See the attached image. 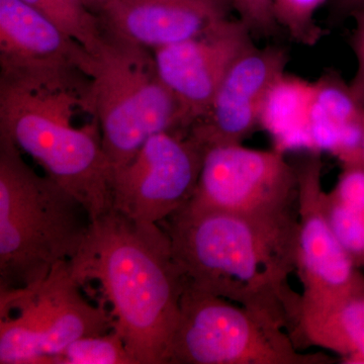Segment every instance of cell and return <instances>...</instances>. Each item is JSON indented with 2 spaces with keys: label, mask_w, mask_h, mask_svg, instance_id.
Masks as SVG:
<instances>
[{
  "label": "cell",
  "mask_w": 364,
  "mask_h": 364,
  "mask_svg": "<svg viewBox=\"0 0 364 364\" xmlns=\"http://www.w3.org/2000/svg\"><path fill=\"white\" fill-rule=\"evenodd\" d=\"M313 153H331L345 165H364V105L337 72L314 81L310 117Z\"/></svg>",
  "instance_id": "9a60e30c"
},
{
  "label": "cell",
  "mask_w": 364,
  "mask_h": 364,
  "mask_svg": "<svg viewBox=\"0 0 364 364\" xmlns=\"http://www.w3.org/2000/svg\"><path fill=\"white\" fill-rule=\"evenodd\" d=\"M52 21L90 54L97 53L105 40L97 14L83 0H21Z\"/></svg>",
  "instance_id": "d6986e66"
},
{
  "label": "cell",
  "mask_w": 364,
  "mask_h": 364,
  "mask_svg": "<svg viewBox=\"0 0 364 364\" xmlns=\"http://www.w3.org/2000/svg\"><path fill=\"white\" fill-rule=\"evenodd\" d=\"M49 364H136L114 330L97 336L82 337L69 344Z\"/></svg>",
  "instance_id": "ffe728a7"
},
{
  "label": "cell",
  "mask_w": 364,
  "mask_h": 364,
  "mask_svg": "<svg viewBox=\"0 0 364 364\" xmlns=\"http://www.w3.org/2000/svg\"><path fill=\"white\" fill-rule=\"evenodd\" d=\"M230 0H112L97 14L105 37L155 51L229 18Z\"/></svg>",
  "instance_id": "5bb4252c"
},
{
  "label": "cell",
  "mask_w": 364,
  "mask_h": 364,
  "mask_svg": "<svg viewBox=\"0 0 364 364\" xmlns=\"http://www.w3.org/2000/svg\"><path fill=\"white\" fill-rule=\"evenodd\" d=\"M287 63L282 48L251 46L229 69L205 116L189 129L191 136L205 150L242 144L259 127L265 97Z\"/></svg>",
  "instance_id": "4fadbf2b"
},
{
  "label": "cell",
  "mask_w": 364,
  "mask_h": 364,
  "mask_svg": "<svg viewBox=\"0 0 364 364\" xmlns=\"http://www.w3.org/2000/svg\"><path fill=\"white\" fill-rule=\"evenodd\" d=\"M298 171L284 153L242 144L213 146L203 156L195 193L186 205L246 215L296 212Z\"/></svg>",
  "instance_id": "ba28073f"
},
{
  "label": "cell",
  "mask_w": 364,
  "mask_h": 364,
  "mask_svg": "<svg viewBox=\"0 0 364 364\" xmlns=\"http://www.w3.org/2000/svg\"><path fill=\"white\" fill-rule=\"evenodd\" d=\"M314 82L284 72L268 90L259 127L272 136L274 149L306 150L313 153L310 117Z\"/></svg>",
  "instance_id": "e0dca14e"
},
{
  "label": "cell",
  "mask_w": 364,
  "mask_h": 364,
  "mask_svg": "<svg viewBox=\"0 0 364 364\" xmlns=\"http://www.w3.org/2000/svg\"><path fill=\"white\" fill-rule=\"evenodd\" d=\"M250 33L240 18H228L202 36L153 51L160 77L191 128L205 116L234 62L253 45Z\"/></svg>",
  "instance_id": "7c38bea8"
},
{
  "label": "cell",
  "mask_w": 364,
  "mask_h": 364,
  "mask_svg": "<svg viewBox=\"0 0 364 364\" xmlns=\"http://www.w3.org/2000/svg\"><path fill=\"white\" fill-rule=\"evenodd\" d=\"M301 353L289 333L245 306L184 284L166 364H329Z\"/></svg>",
  "instance_id": "8992f818"
},
{
  "label": "cell",
  "mask_w": 364,
  "mask_h": 364,
  "mask_svg": "<svg viewBox=\"0 0 364 364\" xmlns=\"http://www.w3.org/2000/svg\"><path fill=\"white\" fill-rule=\"evenodd\" d=\"M355 57L358 60V69L349 85L354 95L364 105V53L356 55Z\"/></svg>",
  "instance_id": "cb8c5ba5"
},
{
  "label": "cell",
  "mask_w": 364,
  "mask_h": 364,
  "mask_svg": "<svg viewBox=\"0 0 364 364\" xmlns=\"http://www.w3.org/2000/svg\"><path fill=\"white\" fill-rule=\"evenodd\" d=\"M112 1V0H83L86 7L97 16L107 4Z\"/></svg>",
  "instance_id": "484cf974"
},
{
  "label": "cell",
  "mask_w": 364,
  "mask_h": 364,
  "mask_svg": "<svg viewBox=\"0 0 364 364\" xmlns=\"http://www.w3.org/2000/svg\"><path fill=\"white\" fill-rule=\"evenodd\" d=\"M93 56L21 0H0V81L87 92Z\"/></svg>",
  "instance_id": "9c48e42d"
},
{
  "label": "cell",
  "mask_w": 364,
  "mask_h": 364,
  "mask_svg": "<svg viewBox=\"0 0 364 364\" xmlns=\"http://www.w3.org/2000/svg\"><path fill=\"white\" fill-rule=\"evenodd\" d=\"M332 7L340 16H352L364 7V0H332Z\"/></svg>",
  "instance_id": "d4e9b609"
},
{
  "label": "cell",
  "mask_w": 364,
  "mask_h": 364,
  "mask_svg": "<svg viewBox=\"0 0 364 364\" xmlns=\"http://www.w3.org/2000/svg\"><path fill=\"white\" fill-rule=\"evenodd\" d=\"M69 263L79 284H100L112 306L114 330L136 363L166 364L186 279L164 228L112 208L91 223Z\"/></svg>",
  "instance_id": "7a4b0ae2"
},
{
  "label": "cell",
  "mask_w": 364,
  "mask_h": 364,
  "mask_svg": "<svg viewBox=\"0 0 364 364\" xmlns=\"http://www.w3.org/2000/svg\"><path fill=\"white\" fill-rule=\"evenodd\" d=\"M356 26L352 35L351 46L354 54L359 55L364 53V7L353 14Z\"/></svg>",
  "instance_id": "603a6c76"
},
{
  "label": "cell",
  "mask_w": 364,
  "mask_h": 364,
  "mask_svg": "<svg viewBox=\"0 0 364 364\" xmlns=\"http://www.w3.org/2000/svg\"><path fill=\"white\" fill-rule=\"evenodd\" d=\"M230 2L251 33L272 36L279 30L272 0H230Z\"/></svg>",
  "instance_id": "7402d4cb"
},
{
  "label": "cell",
  "mask_w": 364,
  "mask_h": 364,
  "mask_svg": "<svg viewBox=\"0 0 364 364\" xmlns=\"http://www.w3.org/2000/svg\"><path fill=\"white\" fill-rule=\"evenodd\" d=\"M87 92L28 87L0 81V136H6L70 193L91 223L112 210V168Z\"/></svg>",
  "instance_id": "3957f363"
},
{
  "label": "cell",
  "mask_w": 364,
  "mask_h": 364,
  "mask_svg": "<svg viewBox=\"0 0 364 364\" xmlns=\"http://www.w3.org/2000/svg\"><path fill=\"white\" fill-rule=\"evenodd\" d=\"M92 56L88 97L114 173L150 136L189 131L181 105L160 77L153 51L105 36Z\"/></svg>",
  "instance_id": "5b68a950"
},
{
  "label": "cell",
  "mask_w": 364,
  "mask_h": 364,
  "mask_svg": "<svg viewBox=\"0 0 364 364\" xmlns=\"http://www.w3.org/2000/svg\"><path fill=\"white\" fill-rule=\"evenodd\" d=\"M293 339L338 354L342 363L364 364V289L334 299L303 301Z\"/></svg>",
  "instance_id": "2e32d148"
},
{
  "label": "cell",
  "mask_w": 364,
  "mask_h": 364,
  "mask_svg": "<svg viewBox=\"0 0 364 364\" xmlns=\"http://www.w3.org/2000/svg\"><path fill=\"white\" fill-rule=\"evenodd\" d=\"M80 286L63 262L37 287L0 294L1 312L18 311L0 318V364H49L75 340L112 331L111 313L88 303Z\"/></svg>",
  "instance_id": "52a82bcc"
},
{
  "label": "cell",
  "mask_w": 364,
  "mask_h": 364,
  "mask_svg": "<svg viewBox=\"0 0 364 364\" xmlns=\"http://www.w3.org/2000/svg\"><path fill=\"white\" fill-rule=\"evenodd\" d=\"M90 227L81 203L51 177L39 176L0 136V294L37 287L70 262Z\"/></svg>",
  "instance_id": "277c9868"
},
{
  "label": "cell",
  "mask_w": 364,
  "mask_h": 364,
  "mask_svg": "<svg viewBox=\"0 0 364 364\" xmlns=\"http://www.w3.org/2000/svg\"><path fill=\"white\" fill-rule=\"evenodd\" d=\"M363 163H364V148H363Z\"/></svg>",
  "instance_id": "4316f807"
},
{
  "label": "cell",
  "mask_w": 364,
  "mask_h": 364,
  "mask_svg": "<svg viewBox=\"0 0 364 364\" xmlns=\"http://www.w3.org/2000/svg\"><path fill=\"white\" fill-rule=\"evenodd\" d=\"M326 217L345 252L364 268V165H345L330 191H324Z\"/></svg>",
  "instance_id": "ac0fdd59"
},
{
  "label": "cell",
  "mask_w": 364,
  "mask_h": 364,
  "mask_svg": "<svg viewBox=\"0 0 364 364\" xmlns=\"http://www.w3.org/2000/svg\"><path fill=\"white\" fill-rule=\"evenodd\" d=\"M327 0H272L273 13L279 26L299 44L313 47L324 36L316 14Z\"/></svg>",
  "instance_id": "44dd1931"
},
{
  "label": "cell",
  "mask_w": 364,
  "mask_h": 364,
  "mask_svg": "<svg viewBox=\"0 0 364 364\" xmlns=\"http://www.w3.org/2000/svg\"><path fill=\"white\" fill-rule=\"evenodd\" d=\"M160 225L188 286L245 306L293 338L301 309L289 284L298 210L246 215L186 205Z\"/></svg>",
  "instance_id": "6da1fadb"
},
{
  "label": "cell",
  "mask_w": 364,
  "mask_h": 364,
  "mask_svg": "<svg viewBox=\"0 0 364 364\" xmlns=\"http://www.w3.org/2000/svg\"><path fill=\"white\" fill-rule=\"evenodd\" d=\"M205 148L189 132H162L112 176V208L139 222L160 224L195 193Z\"/></svg>",
  "instance_id": "30bf717a"
},
{
  "label": "cell",
  "mask_w": 364,
  "mask_h": 364,
  "mask_svg": "<svg viewBox=\"0 0 364 364\" xmlns=\"http://www.w3.org/2000/svg\"><path fill=\"white\" fill-rule=\"evenodd\" d=\"M318 153L299 165L296 272L303 301L334 299L364 289V274L345 252L323 207V165Z\"/></svg>",
  "instance_id": "8fae6325"
}]
</instances>
